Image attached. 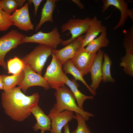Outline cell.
Returning a JSON list of instances; mask_svg holds the SVG:
<instances>
[{"label": "cell", "instance_id": "1", "mask_svg": "<svg viewBox=\"0 0 133 133\" xmlns=\"http://www.w3.org/2000/svg\"><path fill=\"white\" fill-rule=\"evenodd\" d=\"M40 97L37 93L25 95L19 86L1 94V104L5 113L13 120L24 121L31 115L32 110L38 105Z\"/></svg>", "mask_w": 133, "mask_h": 133}, {"label": "cell", "instance_id": "2", "mask_svg": "<svg viewBox=\"0 0 133 133\" xmlns=\"http://www.w3.org/2000/svg\"><path fill=\"white\" fill-rule=\"evenodd\" d=\"M54 95L56 102L53 108L56 112H60L66 110L74 112L81 115L86 121L88 120L90 117L94 116L93 114L78 107L71 91L65 85L56 90Z\"/></svg>", "mask_w": 133, "mask_h": 133}, {"label": "cell", "instance_id": "3", "mask_svg": "<svg viewBox=\"0 0 133 133\" xmlns=\"http://www.w3.org/2000/svg\"><path fill=\"white\" fill-rule=\"evenodd\" d=\"M54 49L47 45L39 44L21 60L34 71L41 75L42 69L48 57L53 54Z\"/></svg>", "mask_w": 133, "mask_h": 133}, {"label": "cell", "instance_id": "4", "mask_svg": "<svg viewBox=\"0 0 133 133\" xmlns=\"http://www.w3.org/2000/svg\"><path fill=\"white\" fill-rule=\"evenodd\" d=\"M52 56L51 61L43 77L50 87L56 90L65 85L66 74L63 71V65L60 61L53 54Z\"/></svg>", "mask_w": 133, "mask_h": 133}, {"label": "cell", "instance_id": "5", "mask_svg": "<svg viewBox=\"0 0 133 133\" xmlns=\"http://www.w3.org/2000/svg\"><path fill=\"white\" fill-rule=\"evenodd\" d=\"M92 19V18L89 17H86L83 19L71 18L66 23L63 24L61 26L62 33H63L69 30L71 35V37L67 40H63L61 44L66 46L86 32Z\"/></svg>", "mask_w": 133, "mask_h": 133}, {"label": "cell", "instance_id": "6", "mask_svg": "<svg viewBox=\"0 0 133 133\" xmlns=\"http://www.w3.org/2000/svg\"><path fill=\"white\" fill-rule=\"evenodd\" d=\"M25 36L16 30H12L0 38V66L5 70L7 64L4 61L6 54L11 49L22 43Z\"/></svg>", "mask_w": 133, "mask_h": 133}, {"label": "cell", "instance_id": "7", "mask_svg": "<svg viewBox=\"0 0 133 133\" xmlns=\"http://www.w3.org/2000/svg\"><path fill=\"white\" fill-rule=\"evenodd\" d=\"M60 36L57 28L54 27L49 33L40 31L31 36H25L22 39V43H38L50 46L56 49L63 40Z\"/></svg>", "mask_w": 133, "mask_h": 133}, {"label": "cell", "instance_id": "8", "mask_svg": "<svg viewBox=\"0 0 133 133\" xmlns=\"http://www.w3.org/2000/svg\"><path fill=\"white\" fill-rule=\"evenodd\" d=\"M23 70L24 73V77L18 85L24 93L29 88L32 86H41L46 90H48L50 88L44 78L33 71L29 66L25 65Z\"/></svg>", "mask_w": 133, "mask_h": 133}, {"label": "cell", "instance_id": "9", "mask_svg": "<svg viewBox=\"0 0 133 133\" xmlns=\"http://www.w3.org/2000/svg\"><path fill=\"white\" fill-rule=\"evenodd\" d=\"M96 55V54L91 53L87 51L85 48H81L70 59L84 76L90 72Z\"/></svg>", "mask_w": 133, "mask_h": 133}, {"label": "cell", "instance_id": "10", "mask_svg": "<svg viewBox=\"0 0 133 133\" xmlns=\"http://www.w3.org/2000/svg\"><path fill=\"white\" fill-rule=\"evenodd\" d=\"M48 116L51 121V133H62V128L74 118L73 112L66 110L60 112H56L53 107Z\"/></svg>", "mask_w": 133, "mask_h": 133}, {"label": "cell", "instance_id": "11", "mask_svg": "<svg viewBox=\"0 0 133 133\" xmlns=\"http://www.w3.org/2000/svg\"><path fill=\"white\" fill-rule=\"evenodd\" d=\"M102 12H104L110 6H113L120 11L121 16L117 24L113 28L116 30L124 26L128 17L133 21V12L132 9L128 8L127 3L124 0H102Z\"/></svg>", "mask_w": 133, "mask_h": 133}, {"label": "cell", "instance_id": "12", "mask_svg": "<svg viewBox=\"0 0 133 133\" xmlns=\"http://www.w3.org/2000/svg\"><path fill=\"white\" fill-rule=\"evenodd\" d=\"M11 18L13 25L21 30L28 31L34 29V26L30 18L28 2L14 12L11 15Z\"/></svg>", "mask_w": 133, "mask_h": 133}, {"label": "cell", "instance_id": "13", "mask_svg": "<svg viewBox=\"0 0 133 133\" xmlns=\"http://www.w3.org/2000/svg\"><path fill=\"white\" fill-rule=\"evenodd\" d=\"M84 35L81 36L60 50L54 49L53 54L62 65L67 60L72 58L81 48Z\"/></svg>", "mask_w": 133, "mask_h": 133}, {"label": "cell", "instance_id": "14", "mask_svg": "<svg viewBox=\"0 0 133 133\" xmlns=\"http://www.w3.org/2000/svg\"><path fill=\"white\" fill-rule=\"evenodd\" d=\"M104 53L101 49L98 51L90 71L92 83L89 86L95 91L102 80V67Z\"/></svg>", "mask_w": 133, "mask_h": 133}, {"label": "cell", "instance_id": "15", "mask_svg": "<svg viewBox=\"0 0 133 133\" xmlns=\"http://www.w3.org/2000/svg\"><path fill=\"white\" fill-rule=\"evenodd\" d=\"M106 27L103 26L101 21L96 16L92 18L89 27L83 39L82 48H84L90 42L95 38L100 33L106 30Z\"/></svg>", "mask_w": 133, "mask_h": 133}, {"label": "cell", "instance_id": "16", "mask_svg": "<svg viewBox=\"0 0 133 133\" xmlns=\"http://www.w3.org/2000/svg\"><path fill=\"white\" fill-rule=\"evenodd\" d=\"M31 113L36 119V122L33 127L34 131L36 132L39 130L41 131H50L51 129V121L50 117L38 105L31 111Z\"/></svg>", "mask_w": 133, "mask_h": 133}, {"label": "cell", "instance_id": "17", "mask_svg": "<svg viewBox=\"0 0 133 133\" xmlns=\"http://www.w3.org/2000/svg\"><path fill=\"white\" fill-rule=\"evenodd\" d=\"M65 84L70 88L75 98L78 106L81 109L84 110L83 104L86 100L93 99V96H87L82 93L78 89L79 84L76 81L75 79L70 80L66 75L65 76Z\"/></svg>", "mask_w": 133, "mask_h": 133}, {"label": "cell", "instance_id": "18", "mask_svg": "<svg viewBox=\"0 0 133 133\" xmlns=\"http://www.w3.org/2000/svg\"><path fill=\"white\" fill-rule=\"evenodd\" d=\"M57 1L56 0H47L46 1L42 9L40 21L35 28L36 32H37L46 22L49 21L52 23L53 22L52 14Z\"/></svg>", "mask_w": 133, "mask_h": 133}, {"label": "cell", "instance_id": "19", "mask_svg": "<svg viewBox=\"0 0 133 133\" xmlns=\"http://www.w3.org/2000/svg\"><path fill=\"white\" fill-rule=\"evenodd\" d=\"M63 65V69L65 74L69 73L72 75L76 80H78L81 82L93 96L96 95V91H94L87 84L84 79L83 76L81 73L76 67L70 59L66 61Z\"/></svg>", "mask_w": 133, "mask_h": 133}, {"label": "cell", "instance_id": "20", "mask_svg": "<svg viewBox=\"0 0 133 133\" xmlns=\"http://www.w3.org/2000/svg\"><path fill=\"white\" fill-rule=\"evenodd\" d=\"M106 30L102 32L100 35L90 42L87 45L86 50L88 52L96 54L102 47H105L108 45L109 41L107 37Z\"/></svg>", "mask_w": 133, "mask_h": 133}, {"label": "cell", "instance_id": "21", "mask_svg": "<svg viewBox=\"0 0 133 133\" xmlns=\"http://www.w3.org/2000/svg\"><path fill=\"white\" fill-rule=\"evenodd\" d=\"M24 75L23 70L20 74L9 76L4 74L1 75L4 86L3 90L5 92L11 90L18 85L23 80Z\"/></svg>", "mask_w": 133, "mask_h": 133}, {"label": "cell", "instance_id": "22", "mask_svg": "<svg viewBox=\"0 0 133 133\" xmlns=\"http://www.w3.org/2000/svg\"><path fill=\"white\" fill-rule=\"evenodd\" d=\"M103 58L104 61L102 67V81L104 83H114L115 80L112 77L111 73V67L112 61L106 53H104Z\"/></svg>", "mask_w": 133, "mask_h": 133}, {"label": "cell", "instance_id": "23", "mask_svg": "<svg viewBox=\"0 0 133 133\" xmlns=\"http://www.w3.org/2000/svg\"><path fill=\"white\" fill-rule=\"evenodd\" d=\"M7 64L8 73L13 75L20 74L23 70L25 65L21 59L16 56L7 61Z\"/></svg>", "mask_w": 133, "mask_h": 133}, {"label": "cell", "instance_id": "24", "mask_svg": "<svg viewBox=\"0 0 133 133\" xmlns=\"http://www.w3.org/2000/svg\"><path fill=\"white\" fill-rule=\"evenodd\" d=\"M119 66L123 67V71L126 74L133 77V54L126 53L120 59Z\"/></svg>", "mask_w": 133, "mask_h": 133}, {"label": "cell", "instance_id": "25", "mask_svg": "<svg viewBox=\"0 0 133 133\" xmlns=\"http://www.w3.org/2000/svg\"><path fill=\"white\" fill-rule=\"evenodd\" d=\"M124 36L122 41L126 53L133 54V26L128 30L123 31Z\"/></svg>", "mask_w": 133, "mask_h": 133}, {"label": "cell", "instance_id": "26", "mask_svg": "<svg viewBox=\"0 0 133 133\" xmlns=\"http://www.w3.org/2000/svg\"><path fill=\"white\" fill-rule=\"evenodd\" d=\"M11 15L2 9L0 4V31H6L13 25Z\"/></svg>", "mask_w": 133, "mask_h": 133}, {"label": "cell", "instance_id": "27", "mask_svg": "<svg viewBox=\"0 0 133 133\" xmlns=\"http://www.w3.org/2000/svg\"><path fill=\"white\" fill-rule=\"evenodd\" d=\"M74 118L77 121L78 125L76 129L71 133H91L90 129L86 121L80 114L75 113Z\"/></svg>", "mask_w": 133, "mask_h": 133}, {"label": "cell", "instance_id": "28", "mask_svg": "<svg viewBox=\"0 0 133 133\" xmlns=\"http://www.w3.org/2000/svg\"><path fill=\"white\" fill-rule=\"evenodd\" d=\"M0 4L4 11L11 15L19 7L16 0H0Z\"/></svg>", "mask_w": 133, "mask_h": 133}, {"label": "cell", "instance_id": "29", "mask_svg": "<svg viewBox=\"0 0 133 133\" xmlns=\"http://www.w3.org/2000/svg\"><path fill=\"white\" fill-rule=\"evenodd\" d=\"M42 0H28V3L31 5L32 3H33L34 6V14L35 17L37 15V10L39 5L41 2L42 1Z\"/></svg>", "mask_w": 133, "mask_h": 133}, {"label": "cell", "instance_id": "30", "mask_svg": "<svg viewBox=\"0 0 133 133\" xmlns=\"http://www.w3.org/2000/svg\"><path fill=\"white\" fill-rule=\"evenodd\" d=\"M72 1L76 4L80 9H83L84 8V5L79 0H72Z\"/></svg>", "mask_w": 133, "mask_h": 133}, {"label": "cell", "instance_id": "31", "mask_svg": "<svg viewBox=\"0 0 133 133\" xmlns=\"http://www.w3.org/2000/svg\"><path fill=\"white\" fill-rule=\"evenodd\" d=\"M63 128H64V133H70L69 131V126L68 124L66 125Z\"/></svg>", "mask_w": 133, "mask_h": 133}, {"label": "cell", "instance_id": "32", "mask_svg": "<svg viewBox=\"0 0 133 133\" xmlns=\"http://www.w3.org/2000/svg\"><path fill=\"white\" fill-rule=\"evenodd\" d=\"M16 0L18 3L19 7H21V8L22 7V5L26 1L25 0Z\"/></svg>", "mask_w": 133, "mask_h": 133}, {"label": "cell", "instance_id": "33", "mask_svg": "<svg viewBox=\"0 0 133 133\" xmlns=\"http://www.w3.org/2000/svg\"><path fill=\"white\" fill-rule=\"evenodd\" d=\"M4 86L1 75H0V89L3 90Z\"/></svg>", "mask_w": 133, "mask_h": 133}, {"label": "cell", "instance_id": "34", "mask_svg": "<svg viewBox=\"0 0 133 133\" xmlns=\"http://www.w3.org/2000/svg\"><path fill=\"white\" fill-rule=\"evenodd\" d=\"M45 131H41L40 133H44Z\"/></svg>", "mask_w": 133, "mask_h": 133}, {"label": "cell", "instance_id": "35", "mask_svg": "<svg viewBox=\"0 0 133 133\" xmlns=\"http://www.w3.org/2000/svg\"><path fill=\"white\" fill-rule=\"evenodd\" d=\"M0 133H1L0 132Z\"/></svg>", "mask_w": 133, "mask_h": 133}, {"label": "cell", "instance_id": "36", "mask_svg": "<svg viewBox=\"0 0 133 133\" xmlns=\"http://www.w3.org/2000/svg\"></svg>", "mask_w": 133, "mask_h": 133}]
</instances>
